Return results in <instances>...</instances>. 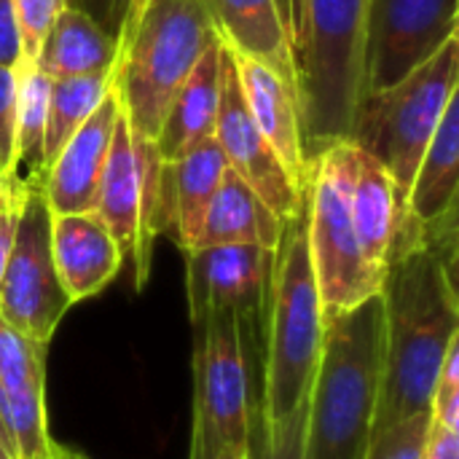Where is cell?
Here are the masks:
<instances>
[{"label": "cell", "mask_w": 459, "mask_h": 459, "mask_svg": "<svg viewBox=\"0 0 459 459\" xmlns=\"http://www.w3.org/2000/svg\"><path fill=\"white\" fill-rule=\"evenodd\" d=\"M304 428H307V401L274 428L264 422L261 406L255 403L250 411L247 459H304Z\"/></svg>", "instance_id": "cell-27"}, {"label": "cell", "mask_w": 459, "mask_h": 459, "mask_svg": "<svg viewBox=\"0 0 459 459\" xmlns=\"http://www.w3.org/2000/svg\"><path fill=\"white\" fill-rule=\"evenodd\" d=\"M325 336V315L309 255L307 202L285 221L274 247L266 347L261 377V414L269 428L293 414L312 390Z\"/></svg>", "instance_id": "cell-3"}, {"label": "cell", "mask_w": 459, "mask_h": 459, "mask_svg": "<svg viewBox=\"0 0 459 459\" xmlns=\"http://www.w3.org/2000/svg\"><path fill=\"white\" fill-rule=\"evenodd\" d=\"M65 5L91 16L105 32L116 38V0H65Z\"/></svg>", "instance_id": "cell-34"}, {"label": "cell", "mask_w": 459, "mask_h": 459, "mask_svg": "<svg viewBox=\"0 0 459 459\" xmlns=\"http://www.w3.org/2000/svg\"><path fill=\"white\" fill-rule=\"evenodd\" d=\"M51 459H62L59 457V452H56V444H54V449H51Z\"/></svg>", "instance_id": "cell-43"}, {"label": "cell", "mask_w": 459, "mask_h": 459, "mask_svg": "<svg viewBox=\"0 0 459 459\" xmlns=\"http://www.w3.org/2000/svg\"><path fill=\"white\" fill-rule=\"evenodd\" d=\"M194 433L191 459H218L247 449L255 406L242 328L231 312L194 323Z\"/></svg>", "instance_id": "cell-8"}, {"label": "cell", "mask_w": 459, "mask_h": 459, "mask_svg": "<svg viewBox=\"0 0 459 459\" xmlns=\"http://www.w3.org/2000/svg\"><path fill=\"white\" fill-rule=\"evenodd\" d=\"M282 226L285 221H280L234 169H226L210 199L194 247L255 245L274 250L280 245Z\"/></svg>", "instance_id": "cell-20"}, {"label": "cell", "mask_w": 459, "mask_h": 459, "mask_svg": "<svg viewBox=\"0 0 459 459\" xmlns=\"http://www.w3.org/2000/svg\"><path fill=\"white\" fill-rule=\"evenodd\" d=\"M46 347L0 317V390L30 393L46 387Z\"/></svg>", "instance_id": "cell-26"}, {"label": "cell", "mask_w": 459, "mask_h": 459, "mask_svg": "<svg viewBox=\"0 0 459 459\" xmlns=\"http://www.w3.org/2000/svg\"><path fill=\"white\" fill-rule=\"evenodd\" d=\"M118 113H121V94L116 89V75H113L100 105L78 126V132L62 145V151L54 156V161L43 175V194L54 215L94 212L100 178L105 169Z\"/></svg>", "instance_id": "cell-13"}, {"label": "cell", "mask_w": 459, "mask_h": 459, "mask_svg": "<svg viewBox=\"0 0 459 459\" xmlns=\"http://www.w3.org/2000/svg\"><path fill=\"white\" fill-rule=\"evenodd\" d=\"M13 8L22 38V59H35L51 22L65 8V0H13Z\"/></svg>", "instance_id": "cell-30"}, {"label": "cell", "mask_w": 459, "mask_h": 459, "mask_svg": "<svg viewBox=\"0 0 459 459\" xmlns=\"http://www.w3.org/2000/svg\"><path fill=\"white\" fill-rule=\"evenodd\" d=\"M363 27L366 0H304L296 67L307 161L350 140L363 97Z\"/></svg>", "instance_id": "cell-6"}, {"label": "cell", "mask_w": 459, "mask_h": 459, "mask_svg": "<svg viewBox=\"0 0 459 459\" xmlns=\"http://www.w3.org/2000/svg\"><path fill=\"white\" fill-rule=\"evenodd\" d=\"M385 360L382 293L325 323L307 398L304 459H366Z\"/></svg>", "instance_id": "cell-2"}, {"label": "cell", "mask_w": 459, "mask_h": 459, "mask_svg": "<svg viewBox=\"0 0 459 459\" xmlns=\"http://www.w3.org/2000/svg\"><path fill=\"white\" fill-rule=\"evenodd\" d=\"M277 8L282 13V22L288 27V35H290V27H293V0H277ZM290 48H293V43H290Z\"/></svg>", "instance_id": "cell-38"}, {"label": "cell", "mask_w": 459, "mask_h": 459, "mask_svg": "<svg viewBox=\"0 0 459 459\" xmlns=\"http://www.w3.org/2000/svg\"><path fill=\"white\" fill-rule=\"evenodd\" d=\"M226 169L229 161L215 137L202 140L186 156L161 167V234L167 231L183 253L196 245L204 212Z\"/></svg>", "instance_id": "cell-15"}, {"label": "cell", "mask_w": 459, "mask_h": 459, "mask_svg": "<svg viewBox=\"0 0 459 459\" xmlns=\"http://www.w3.org/2000/svg\"><path fill=\"white\" fill-rule=\"evenodd\" d=\"M221 100V35L210 40L183 86L169 100L164 121L156 134V153L161 164L178 161L194 145L212 137Z\"/></svg>", "instance_id": "cell-18"}, {"label": "cell", "mask_w": 459, "mask_h": 459, "mask_svg": "<svg viewBox=\"0 0 459 459\" xmlns=\"http://www.w3.org/2000/svg\"><path fill=\"white\" fill-rule=\"evenodd\" d=\"M459 180V91L446 105L436 134L417 167L406 215L422 231L457 212Z\"/></svg>", "instance_id": "cell-22"}, {"label": "cell", "mask_w": 459, "mask_h": 459, "mask_svg": "<svg viewBox=\"0 0 459 459\" xmlns=\"http://www.w3.org/2000/svg\"><path fill=\"white\" fill-rule=\"evenodd\" d=\"M51 253L73 304L102 293L124 266V255L94 212H51Z\"/></svg>", "instance_id": "cell-14"}, {"label": "cell", "mask_w": 459, "mask_h": 459, "mask_svg": "<svg viewBox=\"0 0 459 459\" xmlns=\"http://www.w3.org/2000/svg\"><path fill=\"white\" fill-rule=\"evenodd\" d=\"M13 194H16V183H13L8 175H3V172H0V207H3V204H8V202L13 199Z\"/></svg>", "instance_id": "cell-37"}, {"label": "cell", "mask_w": 459, "mask_h": 459, "mask_svg": "<svg viewBox=\"0 0 459 459\" xmlns=\"http://www.w3.org/2000/svg\"><path fill=\"white\" fill-rule=\"evenodd\" d=\"M234 67L242 83V94L247 100L250 116L261 134L269 140L290 178L296 180L299 188H307L309 178V161L304 153V137H301V110H299V97L296 91L277 78L272 70L264 65L231 51Z\"/></svg>", "instance_id": "cell-16"}, {"label": "cell", "mask_w": 459, "mask_h": 459, "mask_svg": "<svg viewBox=\"0 0 459 459\" xmlns=\"http://www.w3.org/2000/svg\"><path fill=\"white\" fill-rule=\"evenodd\" d=\"M379 293L385 360L374 430L430 414L438 371L459 336L457 212L422 229L420 245L387 264Z\"/></svg>", "instance_id": "cell-1"}, {"label": "cell", "mask_w": 459, "mask_h": 459, "mask_svg": "<svg viewBox=\"0 0 459 459\" xmlns=\"http://www.w3.org/2000/svg\"><path fill=\"white\" fill-rule=\"evenodd\" d=\"M94 215L105 223L110 237L116 239L124 261L132 266L140 250V215H143V167L129 132L126 113L121 108L113 129V140L108 148L105 169L100 178L97 207Z\"/></svg>", "instance_id": "cell-19"}, {"label": "cell", "mask_w": 459, "mask_h": 459, "mask_svg": "<svg viewBox=\"0 0 459 459\" xmlns=\"http://www.w3.org/2000/svg\"><path fill=\"white\" fill-rule=\"evenodd\" d=\"M457 83L459 38H452L436 56H430L401 83L377 94H366L358 102L350 143L368 153L390 175L403 215V231L393 242L390 261L420 245V229L406 215L409 191L446 105L459 91Z\"/></svg>", "instance_id": "cell-4"}, {"label": "cell", "mask_w": 459, "mask_h": 459, "mask_svg": "<svg viewBox=\"0 0 459 459\" xmlns=\"http://www.w3.org/2000/svg\"><path fill=\"white\" fill-rule=\"evenodd\" d=\"M422 459H459V433L430 420L425 457Z\"/></svg>", "instance_id": "cell-33"}, {"label": "cell", "mask_w": 459, "mask_h": 459, "mask_svg": "<svg viewBox=\"0 0 459 459\" xmlns=\"http://www.w3.org/2000/svg\"><path fill=\"white\" fill-rule=\"evenodd\" d=\"M22 59V38H19V22L13 0H0V65L16 67Z\"/></svg>", "instance_id": "cell-32"}, {"label": "cell", "mask_w": 459, "mask_h": 459, "mask_svg": "<svg viewBox=\"0 0 459 459\" xmlns=\"http://www.w3.org/2000/svg\"><path fill=\"white\" fill-rule=\"evenodd\" d=\"M16 132V70L0 65V172L5 175L13 156Z\"/></svg>", "instance_id": "cell-31"}, {"label": "cell", "mask_w": 459, "mask_h": 459, "mask_svg": "<svg viewBox=\"0 0 459 459\" xmlns=\"http://www.w3.org/2000/svg\"><path fill=\"white\" fill-rule=\"evenodd\" d=\"M215 143L221 145L229 169H234L258 196L261 202L280 218L288 221L299 212L304 202V188L296 186L269 140L255 126L247 100L242 94V83L234 67L231 48L221 38V100L215 118Z\"/></svg>", "instance_id": "cell-12"}, {"label": "cell", "mask_w": 459, "mask_h": 459, "mask_svg": "<svg viewBox=\"0 0 459 459\" xmlns=\"http://www.w3.org/2000/svg\"><path fill=\"white\" fill-rule=\"evenodd\" d=\"M145 0H116V40L129 32Z\"/></svg>", "instance_id": "cell-36"}, {"label": "cell", "mask_w": 459, "mask_h": 459, "mask_svg": "<svg viewBox=\"0 0 459 459\" xmlns=\"http://www.w3.org/2000/svg\"><path fill=\"white\" fill-rule=\"evenodd\" d=\"M218 459H247V449H242V452H226L223 457Z\"/></svg>", "instance_id": "cell-40"}, {"label": "cell", "mask_w": 459, "mask_h": 459, "mask_svg": "<svg viewBox=\"0 0 459 459\" xmlns=\"http://www.w3.org/2000/svg\"><path fill=\"white\" fill-rule=\"evenodd\" d=\"M110 81H113V70L100 73V75L51 78L48 110H46V140H43V169H48V164L62 151V145L91 116V110L105 97Z\"/></svg>", "instance_id": "cell-25"}, {"label": "cell", "mask_w": 459, "mask_h": 459, "mask_svg": "<svg viewBox=\"0 0 459 459\" xmlns=\"http://www.w3.org/2000/svg\"><path fill=\"white\" fill-rule=\"evenodd\" d=\"M430 430V414H414L371 433L366 459H422Z\"/></svg>", "instance_id": "cell-28"}, {"label": "cell", "mask_w": 459, "mask_h": 459, "mask_svg": "<svg viewBox=\"0 0 459 459\" xmlns=\"http://www.w3.org/2000/svg\"><path fill=\"white\" fill-rule=\"evenodd\" d=\"M73 307L51 253V210L43 186H19L13 239L0 282V317L38 344H48Z\"/></svg>", "instance_id": "cell-9"}, {"label": "cell", "mask_w": 459, "mask_h": 459, "mask_svg": "<svg viewBox=\"0 0 459 459\" xmlns=\"http://www.w3.org/2000/svg\"><path fill=\"white\" fill-rule=\"evenodd\" d=\"M118 43L91 16L65 5L51 22L35 65L48 78L100 75L116 67Z\"/></svg>", "instance_id": "cell-23"}, {"label": "cell", "mask_w": 459, "mask_h": 459, "mask_svg": "<svg viewBox=\"0 0 459 459\" xmlns=\"http://www.w3.org/2000/svg\"><path fill=\"white\" fill-rule=\"evenodd\" d=\"M16 196H19V186L16 194L8 204L0 207V282H3V272H5V261H8V250H11V239H13V223H16Z\"/></svg>", "instance_id": "cell-35"}, {"label": "cell", "mask_w": 459, "mask_h": 459, "mask_svg": "<svg viewBox=\"0 0 459 459\" xmlns=\"http://www.w3.org/2000/svg\"><path fill=\"white\" fill-rule=\"evenodd\" d=\"M430 420L459 433V336L449 344L444 366L438 371L430 401Z\"/></svg>", "instance_id": "cell-29"}, {"label": "cell", "mask_w": 459, "mask_h": 459, "mask_svg": "<svg viewBox=\"0 0 459 459\" xmlns=\"http://www.w3.org/2000/svg\"><path fill=\"white\" fill-rule=\"evenodd\" d=\"M0 441L5 444V449H8V452H13V446H11V438H8V433H5V428H3V422H0ZM13 457H16V455H13Z\"/></svg>", "instance_id": "cell-39"}, {"label": "cell", "mask_w": 459, "mask_h": 459, "mask_svg": "<svg viewBox=\"0 0 459 459\" xmlns=\"http://www.w3.org/2000/svg\"><path fill=\"white\" fill-rule=\"evenodd\" d=\"M0 459H16L13 457V452H8V449H5V444H3V441H0Z\"/></svg>", "instance_id": "cell-42"}, {"label": "cell", "mask_w": 459, "mask_h": 459, "mask_svg": "<svg viewBox=\"0 0 459 459\" xmlns=\"http://www.w3.org/2000/svg\"><path fill=\"white\" fill-rule=\"evenodd\" d=\"M183 255L191 323H199L207 315L231 312L242 328L250 379L253 368H258V377H264L274 250L255 245H218L194 247Z\"/></svg>", "instance_id": "cell-10"}, {"label": "cell", "mask_w": 459, "mask_h": 459, "mask_svg": "<svg viewBox=\"0 0 459 459\" xmlns=\"http://www.w3.org/2000/svg\"><path fill=\"white\" fill-rule=\"evenodd\" d=\"M223 43L282 78L299 97V70L277 0H207Z\"/></svg>", "instance_id": "cell-17"}, {"label": "cell", "mask_w": 459, "mask_h": 459, "mask_svg": "<svg viewBox=\"0 0 459 459\" xmlns=\"http://www.w3.org/2000/svg\"><path fill=\"white\" fill-rule=\"evenodd\" d=\"M212 38L207 0H145L129 32L116 40L113 67L121 108L134 134L156 143L169 100Z\"/></svg>", "instance_id": "cell-5"}, {"label": "cell", "mask_w": 459, "mask_h": 459, "mask_svg": "<svg viewBox=\"0 0 459 459\" xmlns=\"http://www.w3.org/2000/svg\"><path fill=\"white\" fill-rule=\"evenodd\" d=\"M350 212L358 242L374 272L385 277L393 242L403 231V215L390 175L360 148H355V169L350 186Z\"/></svg>", "instance_id": "cell-21"}, {"label": "cell", "mask_w": 459, "mask_h": 459, "mask_svg": "<svg viewBox=\"0 0 459 459\" xmlns=\"http://www.w3.org/2000/svg\"><path fill=\"white\" fill-rule=\"evenodd\" d=\"M56 452H59V457L62 459H83L81 455H75V452H67V449H62V446H56Z\"/></svg>", "instance_id": "cell-41"}, {"label": "cell", "mask_w": 459, "mask_h": 459, "mask_svg": "<svg viewBox=\"0 0 459 459\" xmlns=\"http://www.w3.org/2000/svg\"><path fill=\"white\" fill-rule=\"evenodd\" d=\"M352 169L355 145L350 140L333 143L309 161L304 188L309 255L325 323L377 296L385 280L366 261L355 234L350 212Z\"/></svg>", "instance_id": "cell-7"}, {"label": "cell", "mask_w": 459, "mask_h": 459, "mask_svg": "<svg viewBox=\"0 0 459 459\" xmlns=\"http://www.w3.org/2000/svg\"><path fill=\"white\" fill-rule=\"evenodd\" d=\"M16 132L8 178L16 186H43V140L51 78L38 70L35 59L16 62Z\"/></svg>", "instance_id": "cell-24"}, {"label": "cell", "mask_w": 459, "mask_h": 459, "mask_svg": "<svg viewBox=\"0 0 459 459\" xmlns=\"http://www.w3.org/2000/svg\"><path fill=\"white\" fill-rule=\"evenodd\" d=\"M459 0H366L363 97L385 91L457 38Z\"/></svg>", "instance_id": "cell-11"}]
</instances>
